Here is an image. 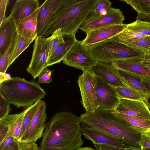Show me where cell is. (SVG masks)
<instances>
[{"mask_svg": "<svg viewBox=\"0 0 150 150\" xmlns=\"http://www.w3.org/2000/svg\"><path fill=\"white\" fill-rule=\"evenodd\" d=\"M46 104L40 100L37 110L19 142H35L42 137L46 125Z\"/></svg>", "mask_w": 150, "mask_h": 150, "instance_id": "obj_8", "label": "cell"}, {"mask_svg": "<svg viewBox=\"0 0 150 150\" xmlns=\"http://www.w3.org/2000/svg\"><path fill=\"white\" fill-rule=\"evenodd\" d=\"M111 2L108 0H97L93 8L87 17L84 22L106 13L111 8Z\"/></svg>", "mask_w": 150, "mask_h": 150, "instance_id": "obj_25", "label": "cell"}, {"mask_svg": "<svg viewBox=\"0 0 150 150\" xmlns=\"http://www.w3.org/2000/svg\"><path fill=\"white\" fill-rule=\"evenodd\" d=\"M40 8V6L21 22L17 29L19 35L27 40H35L37 36L38 18Z\"/></svg>", "mask_w": 150, "mask_h": 150, "instance_id": "obj_20", "label": "cell"}, {"mask_svg": "<svg viewBox=\"0 0 150 150\" xmlns=\"http://www.w3.org/2000/svg\"><path fill=\"white\" fill-rule=\"evenodd\" d=\"M11 104L0 93V119L9 115L12 110Z\"/></svg>", "mask_w": 150, "mask_h": 150, "instance_id": "obj_35", "label": "cell"}, {"mask_svg": "<svg viewBox=\"0 0 150 150\" xmlns=\"http://www.w3.org/2000/svg\"><path fill=\"white\" fill-rule=\"evenodd\" d=\"M119 71L120 74L128 86L139 91L143 95L144 103L150 110V96L141 82L142 77L126 71L120 70H119Z\"/></svg>", "mask_w": 150, "mask_h": 150, "instance_id": "obj_22", "label": "cell"}, {"mask_svg": "<svg viewBox=\"0 0 150 150\" xmlns=\"http://www.w3.org/2000/svg\"><path fill=\"white\" fill-rule=\"evenodd\" d=\"M20 150H40L35 142L21 143Z\"/></svg>", "mask_w": 150, "mask_h": 150, "instance_id": "obj_42", "label": "cell"}, {"mask_svg": "<svg viewBox=\"0 0 150 150\" xmlns=\"http://www.w3.org/2000/svg\"><path fill=\"white\" fill-rule=\"evenodd\" d=\"M49 45L47 38L37 36L35 39L31 59L26 68L34 79L47 67Z\"/></svg>", "mask_w": 150, "mask_h": 150, "instance_id": "obj_9", "label": "cell"}, {"mask_svg": "<svg viewBox=\"0 0 150 150\" xmlns=\"http://www.w3.org/2000/svg\"><path fill=\"white\" fill-rule=\"evenodd\" d=\"M141 150H150V148L142 149Z\"/></svg>", "mask_w": 150, "mask_h": 150, "instance_id": "obj_48", "label": "cell"}, {"mask_svg": "<svg viewBox=\"0 0 150 150\" xmlns=\"http://www.w3.org/2000/svg\"><path fill=\"white\" fill-rule=\"evenodd\" d=\"M75 150H96L94 149L89 147H80Z\"/></svg>", "mask_w": 150, "mask_h": 150, "instance_id": "obj_47", "label": "cell"}, {"mask_svg": "<svg viewBox=\"0 0 150 150\" xmlns=\"http://www.w3.org/2000/svg\"><path fill=\"white\" fill-rule=\"evenodd\" d=\"M52 71L46 67L39 74L38 80L39 83H49L52 82L51 75Z\"/></svg>", "mask_w": 150, "mask_h": 150, "instance_id": "obj_37", "label": "cell"}, {"mask_svg": "<svg viewBox=\"0 0 150 150\" xmlns=\"http://www.w3.org/2000/svg\"><path fill=\"white\" fill-rule=\"evenodd\" d=\"M40 100L27 107L23 120L21 130L18 140L19 142L30 124L40 104Z\"/></svg>", "mask_w": 150, "mask_h": 150, "instance_id": "obj_31", "label": "cell"}, {"mask_svg": "<svg viewBox=\"0 0 150 150\" xmlns=\"http://www.w3.org/2000/svg\"><path fill=\"white\" fill-rule=\"evenodd\" d=\"M81 42L76 40L67 53L63 63L77 69L89 71L98 62L88 52Z\"/></svg>", "mask_w": 150, "mask_h": 150, "instance_id": "obj_7", "label": "cell"}, {"mask_svg": "<svg viewBox=\"0 0 150 150\" xmlns=\"http://www.w3.org/2000/svg\"><path fill=\"white\" fill-rule=\"evenodd\" d=\"M115 88L120 99L138 100L144 103L143 95L137 90L130 87H119Z\"/></svg>", "mask_w": 150, "mask_h": 150, "instance_id": "obj_26", "label": "cell"}, {"mask_svg": "<svg viewBox=\"0 0 150 150\" xmlns=\"http://www.w3.org/2000/svg\"><path fill=\"white\" fill-rule=\"evenodd\" d=\"M137 13V16L136 18L137 20L150 23V14L141 12Z\"/></svg>", "mask_w": 150, "mask_h": 150, "instance_id": "obj_44", "label": "cell"}, {"mask_svg": "<svg viewBox=\"0 0 150 150\" xmlns=\"http://www.w3.org/2000/svg\"><path fill=\"white\" fill-rule=\"evenodd\" d=\"M82 122L71 112L55 113L46 122L40 150H75L83 144Z\"/></svg>", "mask_w": 150, "mask_h": 150, "instance_id": "obj_1", "label": "cell"}, {"mask_svg": "<svg viewBox=\"0 0 150 150\" xmlns=\"http://www.w3.org/2000/svg\"><path fill=\"white\" fill-rule=\"evenodd\" d=\"M34 40H28L19 35L17 42L9 59L8 67Z\"/></svg>", "mask_w": 150, "mask_h": 150, "instance_id": "obj_29", "label": "cell"}, {"mask_svg": "<svg viewBox=\"0 0 150 150\" xmlns=\"http://www.w3.org/2000/svg\"><path fill=\"white\" fill-rule=\"evenodd\" d=\"M97 0H63L43 37L61 28L64 36L75 35Z\"/></svg>", "mask_w": 150, "mask_h": 150, "instance_id": "obj_3", "label": "cell"}, {"mask_svg": "<svg viewBox=\"0 0 150 150\" xmlns=\"http://www.w3.org/2000/svg\"><path fill=\"white\" fill-rule=\"evenodd\" d=\"M0 93L17 108L28 107L46 94L38 82L18 77H10L0 82Z\"/></svg>", "mask_w": 150, "mask_h": 150, "instance_id": "obj_4", "label": "cell"}, {"mask_svg": "<svg viewBox=\"0 0 150 150\" xmlns=\"http://www.w3.org/2000/svg\"><path fill=\"white\" fill-rule=\"evenodd\" d=\"M149 53L150 54V49H149V50L147 52Z\"/></svg>", "mask_w": 150, "mask_h": 150, "instance_id": "obj_49", "label": "cell"}, {"mask_svg": "<svg viewBox=\"0 0 150 150\" xmlns=\"http://www.w3.org/2000/svg\"><path fill=\"white\" fill-rule=\"evenodd\" d=\"M125 20L122 11L111 7L106 14L83 23L79 29L86 33L91 30L113 25H122Z\"/></svg>", "mask_w": 150, "mask_h": 150, "instance_id": "obj_10", "label": "cell"}, {"mask_svg": "<svg viewBox=\"0 0 150 150\" xmlns=\"http://www.w3.org/2000/svg\"><path fill=\"white\" fill-rule=\"evenodd\" d=\"M148 36L139 33L130 31L126 28L115 36L118 40L133 38H142Z\"/></svg>", "mask_w": 150, "mask_h": 150, "instance_id": "obj_36", "label": "cell"}, {"mask_svg": "<svg viewBox=\"0 0 150 150\" xmlns=\"http://www.w3.org/2000/svg\"><path fill=\"white\" fill-rule=\"evenodd\" d=\"M112 112L127 121L134 129L141 134H150V120L130 116L119 112L114 110H112Z\"/></svg>", "mask_w": 150, "mask_h": 150, "instance_id": "obj_23", "label": "cell"}, {"mask_svg": "<svg viewBox=\"0 0 150 150\" xmlns=\"http://www.w3.org/2000/svg\"><path fill=\"white\" fill-rule=\"evenodd\" d=\"M140 145L141 149L144 148H150V134H141Z\"/></svg>", "mask_w": 150, "mask_h": 150, "instance_id": "obj_40", "label": "cell"}, {"mask_svg": "<svg viewBox=\"0 0 150 150\" xmlns=\"http://www.w3.org/2000/svg\"><path fill=\"white\" fill-rule=\"evenodd\" d=\"M47 39L49 42L48 59L54 50L59 45L64 43L65 40L61 28L55 30L50 37L47 38Z\"/></svg>", "mask_w": 150, "mask_h": 150, "instance_id": "obj_30", "label": "cell"}, {"mask_svg": "<svg viewBox=\"0 0 150 150\" xmlns=\"http://www.w3.org/2000/svg\"><path fill=\"white\" fill-rule=\"evenodd\" d=\"M85 47L88 52L98 62L111 64L119 60L142 59L145 53L142 50L120 43L115 36Z\"/></svg>", "mask_w": 150, "mask_h": 150, "instance_id": "obj_5", "label": "cell"}, {"mask_svg": "<svg viewBox=\"0 0 150 150\" xmlns=\"http://www.w3.org/2000/svg\"><path fill=\"white\" fill-rule=\"evenodd\" d=\"M25 110L19 113L16 120L12 124L10 130V134L18 140L20 133L23 120L25 113Z\"/></svg>", "mask_w": 150, "mask_h": 150, "instance_id": "obj_34", "label": "cell"}, {"mask_svg": "<svg viewBox=\"0 0 150 150\" xmlns=\"http://www.w3.org/2000/svg\"><path fill=\"white\" fill-rule=\"evenodd\" d=\"M89 71L95 76L115 88L130 87L124 81L119 70L112 64L98 62Z\"/></svg>", "mask_w": 150, "mask_h": 150, "instance_id": "obj_11", "label": "cell"}, {"mask_svg": "<svg viewBox=\"0 0 150 150\" xmlns=\"http://www.w3.org/2000/svg\"><path fill=\"white\" fill-rule=\"evenodd\" d=\"M126 29L150 36V23L148 22L137 20L127 24Z\"/></svg>", "mask_w": 150, "mask_h": 150, "instance_id": "obj_33", "label": "cell"}, {"mask_svg": "<svg viewBox=\"0 0 150 150\" xmlns=\"http://www.w3.org/2000/svg\"><path fill=\"white\" fill-rule=\"evenodd\" d=\"M38 0H18L14 4L9 16L14 19L17 28L25 18L39 7Z\"/></svg>", "mask_w": 150, "mask_h": 150, "instance_id": "obj_17", "label": "cell"}, {"mask_svg": "<svg viewBox=\"0 0 150 150\" xmlns=\"http://www.w3.org/2000/svg\"><path fill=\"white\" fill-rule=\"evenodd\" d=\"M141 81L150 96V78H142Z\"/></svg>", "mask_w": 150, "mask_h": 150, "instance_id": "obj_45", "label": "cell"}, {"mask_svg": "<svg viewBox=\"0 0 150 150\" xmlns=\"http://www.w3.org/2000/svg\"><path fill=\"white\" fill-rule=\"evenodd\" d=\"M89 127L105 132L132 147L141 149V134L127 121L117 115L112 110L98 108L93 112H86L79 117Z\"/></svg>", "mask_w": 150, "mask_h": 150, "instance_id": "obj_2", "label": "cell"}, {"mask_svg": "<svg viewBox=\"0 0 150 150\" xmlns=\"http://www.w3.org/2000/svg\"><path fill=\"white\" fill-rule=\"evenodd\" d=\"M93 145L96 150H141L137 148L123 149L118 148L101 144H95Z\"/></svg>", "mask_w": 150, "mask_h": 150, "instance_id": "obj_38", "label": "cell"}, {"mask_svg": "<svg viewBox=\"0 0 150 150\" xmlns=\"http://www.w3.org/2000/svg\"><path fill=\"white\" fill-rule=\"evenodd\" d=\"M19 115V113L9 114L0 119V143L11 135L9 133L10 128Z\"/></svg>", "mask_w": 150, "mask_h": 150, "instance_id": "obj_27", "label": "cell"}, {"mask_svg": "<svg viewBox=\"0 0 150 150\" xmlns=\"http://www.w3.org/2000/svg\"><path fill=\"white\" fill-rule=\"evenodd\" d=\"M118 41L129 47L142 50L144 53L150 49V36L133 38Z\"/></svg>", "mask_w": 150, "mask_h": 150, "instance_id": "obj_24", "label": "cell"}, {"mask_svg": "<svg viewBox=\"0 0 150 150\" xmlns=\"http://www.w3.org/2000/svg\"><path fill=\"white\" fill-rule=\"evenodd\" d=\"M142 59L117 61L112 62V64L119 70L126 71L142 78H150V71L142 64Z\"/></svg>", "mask_w": 150, "mask_h": 150, "instance_id": "obj_18", "label": "cell"}, {"mask_svg": "<svg viewBox=\"0 0 150 150\" xmlns=\"http://www.w3.org/2000/svg\"><path fill=\"white\" fill-rule=\"evenodd\" d=\"M63 37L65 42L59 45L52 53L48 59L47 67L63 61L76 40L75 35H65Z\"/></svg>", "mask_w": 150, "mask_h": 150, "instance_id": "obj_21", "label": "cell"}, {"mask_svg": "<svg viewBox=\"0 0 150 150\" xmlns=\"http://www.w3.org/2000/svg\"></svg>", "mask_w": 150, "mask_h": 150, "instance_id": "obj_51", "label": "cell"}, {"mask_svg": "<svg viewBox=\"0 0 150 150\" xmlns=\"http://www.w3.org/2000/svg\"><path fill=\"white\" fill-rule=\"evenodd\" d=\"M96 77V93L99 107L104 109L114 110L120 100L115 88Z\"/></svg>", "mask_w": 150, "mask_h": 150, "instance_id": "obj_12", "label": "cell"}, {"mask_svg": "<svg viewBox=\"0 0 150 150\" xmlns=\"http://www.w3.org/2000/svg\"><path fill=\"white\" fill-rule=\"evenodd\" d=\"M19 35L17 31L14 35L8 47L2 55L0 56V72L6 73L8 67L9 59L17 42Z\"/></svg>", "mask_w": 150, "mask_h": 150, "instance_id": "obj_28", "label": "cell"}, {"mask_svg": "<svg viewBox=\"0 0 150 150\" xmlns=\"http://www.w3.org/2000/svg\"><path fill=\"white\" fill-rule=\"evenodd\" d=\"M21 144L18 141L14 142L8 146L7 150H20Z\"/></svg>", "mask_w": 150, "mask_h": 150, "instance_id": "obj_46", "label": "cell"}, {"mask_svg": "<svg viewBox=\"0 0 150 150\" xmlns=\"http://www.w3.org/2000/svg\"><path fill=\"white\" fill-rule=\"evenodd\" d=\"M81 128L85 138L91 141L93 144H104L123 149L137 148L127 145L120 140L105 132L89 127L83 123L82 122L81 124Z\"/></svg>", "mask_w": 150, "mask_h": 150, "instance_id": "obj_13", "label": "cell"}, {"mask_svg": "<svg viewBox=\"0 0 150 150\" xmlns=\"http://www.w3.org/2000/svg\"><path fill=\"white\" fill-rule=\"evenodd\" d=\"M142 64L150 71V54L145 52L144 57L141 59Z\"/></svg>", "mask_w": 150, "mask_h": 150, "instance_id": "obj_43", "label": "cell"}, {"mask_svg": "<svg viewBox=\"0 0 150 150\" xmlns=\"http://www.w3.org/2000/svg\"><path fill=\"white\" fill-rule=\"evenodd\" d=\"M115 111L130 116L150 120V110L143 101L127 99H120Z\"/></svg>", "mask_w": 150, "mask_h": 150, "instance_id": "obj_16", "label": "cell"}, {"mask_svg": "<svg viewBox=\"0 0 150 150\" xmlns=\"http://www.w3.org/2000/svg\"><path fill=\"white\" fill-rule=\"evenodd\" d=\"M8 147L6 148L4 150H7L8 149Z\"/></svg>", "mask_w": 150, "mask_h": 150, "instance_id": "obj_50", "label": "cell"}, {"mask_svg": "<svg viewBox=\"0 0 150 150\" xmlns=\"http://www.w3.org/2000/svg\"><path fill=\"white\" fill-rule=\"evenodd\" d=\"M17 28L13 18L9 16L0 24V56L8 47Z\"/></svg>", "mask_w": 150, "mask_h": 150, "instance_id": "obj_19", "label": "cell"}, {"mask_svg": "<svg viewBox=\"0 0 150 150\" xmlns=\"http://www.w3.org/2000/svg\"><path fill=\"white\" fill-rule=\"evenodd\" d=\"M137 13L150 14V0H124Z\"/></svg>", "mask_w": 150, "mask_h": 150, "instance_id": "obj_32", "label": "cell"}, {"mask_svg": "<svg viewBox=\"0 0 150 150\" xmlns=\"http://www.w3.org/2000/svg\"><path fill=\"white\" fill-rule=\"evenodd\" d=\"M18 141L11 135L7 137L2 142L0 143V150H4L12 143Z\"/></svg>", "mask_w": 150, "mask_h": 150, "instance_id": "obj_41", "label": "cell"}, {"mask_svg": "<svg viewBox=\"0 0 150 150\" xmlns=\"http://www.w3.org/2000/svg\"><path fill=\"white\" fill-rule=\"evenodd\" d=\"M9 0H0V24L6 18L5 13Z\"/></svg>", "mask_w": 150, "mask_h": 150, "instance_id": "obj_39", "label": "cell"}, {"mask_svg": "<svg viewBox=\"0 0 150 150\" xmlns=\"http://www.w3.org/2000/svg\"><path fill=\"white\" fill-rule=\"evenodd\" d=\"M82 71L77 81L81 96V103L86 112H93L99 107L96 93L97 78L90 71Z\"/></svg>", "mask_w": 150, "mask_h": 150, "instance_id": "obj_6", "label": "cell"}, {"mask_svg": "<svg viewBox=\"0 0 150 150\" xmlns=\"http://www.w3.org/2000/svg\"><path fill=\"white\" fill-rule=\"evenodd\" d=\"M62 1L63 0H46L40 6L38 18L37 36L44 37L54 13Z\"/></svg>", "mask_w": 150, "mask_h": 150, "instance_id": "obj_15", "label": "cell"}, {"mask_svg": "<svg viewBox=\"0 0 150 150\" xmlns=\"http://www.w3.org/2000/svg\"><path fill=\"white\" fill-rule=\"evenodd\" d=\"M127 24L113 25L89 31L81 43L85 47L103 42L113 38L126 28Z\"/></svg>", "mask_w": 150, "mask_h": 150, "instance_id": "obj_14", "label": "cell"}]
</instances>
